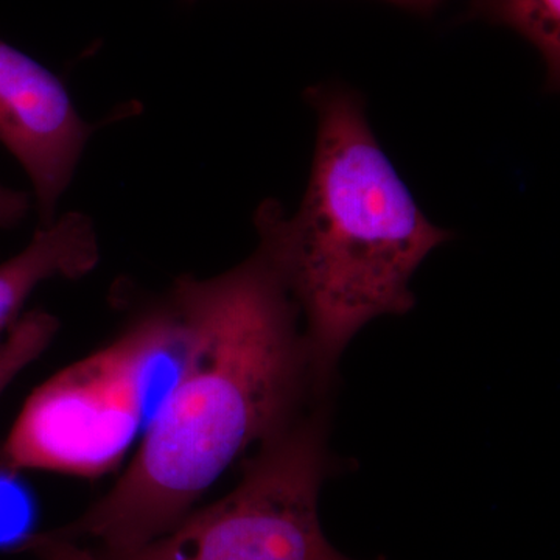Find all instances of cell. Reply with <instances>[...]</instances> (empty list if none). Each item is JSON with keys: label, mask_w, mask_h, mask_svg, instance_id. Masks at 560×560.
I'll list each match as a JSON object with an SVG mask.
<instances>
[{"label": "cell", "mask_w": 560, "mask_h": 560, "mask_svg": "<svg viewBox=\"0 0 560 560\" xmlns=\"http://www.w3.org/2000/svg\"><path fill=\"white\" fill-rule=\"evenodd\" d=\"M167 296L186 337L178 374L116 485L51 536L94 540L98 552L164 536L234 460L319 396L300 311L267 243L223 275L180 276Z\"/></svg>", "instance_id": "1"}, {"label": "cell", "mask_w": 560, "mask_h": 560, "mask_svg": "<svg viewBox=\"0 0 560 560\" xmlns=\"http://www.w3.org/2000/svg\"><path fill=\"white\" fill-rule=\"evenodd\" d=\"M305 98L318 132L304 200L293 217L264 201L254 223L305 320L313 381L326 394L342 350L366 324L415 307L412 276L453 234L423 215L375 139L359 92L319 84Z\"/></svg>", "instance_id": "2"}, {"label": "cell", "mask_w": 560, "mask_h": 560, "mask_svg": "<svg viewBox=\"0 0 560 560\" xmlns=\"http://www.w3.org/2000/svg\"><path fill=\"white\" fill-rule=\"evenodd\" d=\"M184 329L165 298L119 340L36 390L3 444L0 464L13 470L51 469L97 475L119 458L143 418L154 416L153 388L176 375L164 368L184 359ZM167 388V386H162ZM171 389V388H167Z\"/></svg>", "instance_id": "3"}, {"label": "cell", "mask_w": 560, "mask_h": 560, "mask_svg": "<svg viewBox=\"0 0 560 560\" xmlns=\"http://www.w3.org/2000/svg\"><path fill=\"white\" fill-rule=\"evenodd\" d=\"M327 411L301 412L257 445L241 481L164 536L105 560H353L320 526L319 490L330 471ZM94 550V548H92Z\"/></svg>", "instance_id": "4"}, {"label": "cell", "mask_w": 560, "mask_h": 560, "mask_svg": "<svg viewBox=\"0 0 560 560\" xmlns=\"http://www.w3.org/2000/svg\"><path fill=\"white\" fill-rule=\"evenodd\" d=\"M91 135L60 77L0 39V143L31 179L39 226L57 219Z\"/></svg>", "instance_id": "5"}, {"label": "cell", "mask_w": 560, "mask_h": 560, "mask_svg": "<svg viewBox=\"0 0 560 560\" xmlns=\"http://www.w3.org/2000/svg\"><path fill=\"white\" fill-rule=\"evenodd\" d=\"M98 261L101 243L86 213H65L38 226L24 249L0 264V338L21 318L25 302L43 283L84 278Z\"/></svg>", "instance_id": "6"}, {"label": "cell", "mask_w": 560, "mask_h": 560, "mask_svg": "<svg viewBox=\"0 0 560 560\" xmlns=\"http://www.w3.org/2000/svg\"><path fill=\"white\" fill-rule=\"evenodd\" d=\"M469 18L504 25L539 51L547 68V88L560 84V0H470Z\"/></svg>", "instance_id": "7"}, {"label": "cell", "mask_w": 560, "mask_h": 560, "mask_svg": "<svg viewBox=\"0 0 560 560\" xmlns=\"http://www.w3.org/2000/svg\"><path fill=\"white\" fill-rule=\"evenodd\" d=\"M60 330V319L47 311L35 308L21 318L0 338V396L22 371L49 349Z\"/></svg>", "instance_id": "8"}, {"label": "cell", "mask_w": 560, "mask_h": 560, "mask_svg": "<svg viewBox=\"0 0 560 560\" xmlns=\"http://www.w3.org/2000/svg\"><path fill=\"white\" fill-rule=\"evenodd\" d=\"M38 508L20 470L0 464V550H21L35 536Z\"/></svg>", "instance_id": "9"}, {"label": "cell", "mask_w": 560, "mask_h": 560, "mask_svg": "<svg viewBox=\"0 0 560 560\" xmlns=\"http://www.w3.org/2000/svg\"><path fill=\"white\" fill-rule=\"evenodd\" d=\"M22 551L31 552L38 560H105L83 544L61 539L50 533L35 534Z\"/></svg>", "instance_id": "10"}, {"label": "cell", "mask_w": 560, "mask_h": 560, "mask_svg": "<svg viewBox=\"0 0 560 560\" xmlns=\"http://www.w3.org/2000/svg\"><path fill=\"white\" fill-rule=\"evenodd\" d=\"M32 209V195L0 184V230L14 228Z\"/></svg>", "instance_id": "11"}, {"label": "cell", "mask_w": 560, "mask_h": 560, "mask_svg": "<svg viewBox=\"0 0 560 560\" xmlns=\"http://www.w3.org/2000/svg\"><path fill=\"white\" fill-rule=\"evenodd\" d=\"M386 2L394 3V5L400 7V9L412 11V13L430 14L444 0H386Z\"/></svg>", "instance_id": "12"}]
</instances>
